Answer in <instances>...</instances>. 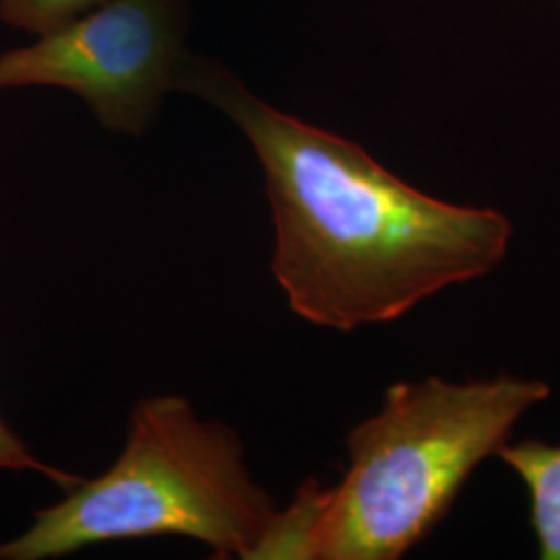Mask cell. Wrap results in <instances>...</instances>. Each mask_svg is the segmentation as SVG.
Returning <instances> with one entry per match:
<instances>
[{"mask_svg":"<svg viewBox=\"0 0 560 560\" xmlns=\"http://www.w3.org/2000/svg\"><path fill=\"white\" fill-rule=\"evenodd\" d=\"M108 0H0V20L44 36Z\"/></svg>","mask_w":560,"mask_h":560,"instance_id":"8992f818","label":"cell"},{"mask_svg":"<svg viewBox=\"0 0 560 560\" xmlns=\"http://www.w3.org/2000/svg\"><path fill=\"white\" fill-rule=\"evenodd\" d=\"M550 397L541 381L399 382L347 436L349 469L324 490L307 559L397 560L448 513L481 460Z\"/></svg>","mask_w":560,"mask_h":560,"instance_id":"7a4b0ae2","label":"cell"},{"mask_svg":"<svg viewBox=\"0 0 560 560\" xmlns=\"http://www.w3.org/2000/svg\"><path fill=\"white\" fill-rule=\"evenodd\" d=\"M0 471H38L65 490H71L81 481L78 476H71L62 469H55L36 459L30 453V448L9 430V425L2 418H0Z\"/></svg>","mask_w":560,"mask_h":560,"instance_id":"52a82bcc","label":"cell"},{"mask_svg":"<svg viewBox=\"0 0 560 560\" xmlns=\"http://www.w3.org/2000/svg\"><path fill=\"white\" fill-rule=\"evenodd\" d=\"M187 0H108L0 55V90L62 88L117 133L140 136L179 88Z\"/></svg>","mask_w":560,"mask_h":560,"instance_id":"277c9868","label":"cell"},{"mask_svg":"<svg viewBox=\"0 0 560 560\" xmlns=\"http://www.w3.org/2000/svg\"><path fill=\"white\" fill-rule=\"evenodd\" d=\"M177 90L219 106L252 143L272 210V275L303 320L342 332L397 320L504 260L513 224L499 210L421 194L200 57H187Z\"/></svg>","mask_w":560,"mask_h":560,"instance_id":"6da1fadb","label":"cell"},{"mask_svg":"<svg viewBox=\"0 0 560 560\" xmlns=\"http://www.w3.org/2000/svg\"><path fill=\"white\" fill-rule=\"evenodd\" d=\"M36 513L2 560L59 559L102 541L183 536L219 559H258L279 509L252 480L240 436L177 395L136 405L125 448L96 480Z\"/></svg>","mask_w":560,"mask_h":560,"instance_id":"3957f363","label":"cell"},{"mask_svg":"<svg viewBox=\"0 0 560 560\" xmlns=\"http://www.w3.org/2000/svg\"><path fill=\"white\" fill-rule=\"evenodd\" d=\"M501 459L520 476L532 499V527L540 557L560 560V446L523 441L502 446Z\"/></svg>","mask_w":560,"mask_h":560,"instance_id":"5b68a950","label":"cell"}]
</instances>
